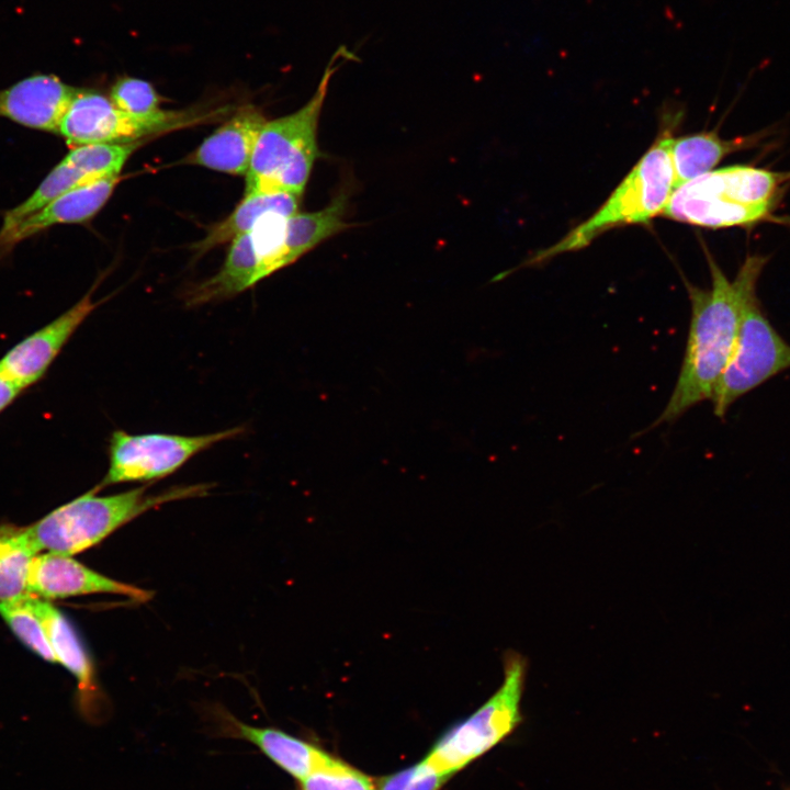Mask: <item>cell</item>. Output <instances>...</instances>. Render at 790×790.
I'll return each instance as SVG.
<instances>
[{"label": "cell", "mask_w": 790, "mask_h": 790, "mask_svg": "<svg viewBox=\"0 0 790 790\" xmlns=\"http://www.w3.org/2000/svg\"><path fill=\"white\" fill-rule=\"evenodd\" d=\"M789 369L790 345L770 323L754 292L743 306L731 357L711 399L714 415L723 418L737 399Z\"/></svg>", "instance_id": "52a82bcc"}, {"label": "cell", "mask_w": 790, "mask_h": 790, "mask_svg": "<svg viewBox=\"0 0 790 790\" xmlns=\"http://www.w3.org/2000/svg\"><path fill=\"white\" fill-rule=\"evenodd\" d=\"M29 602L41 618L54 651L56 662L67 668L77 679L82 706L97 704L99 690L92 662L68 618L48 600L30 595Z\"/></svg>", "instance_id": "e0dca14e"}, {"label": "cell", "mask_w": 790, "mask_h": 790, "mask_svg": "<svg viewBox=\"0 0 790 790\" xmlns=\"http://www.w3.org/2000/svg\"><path fill=\"white\" fill-rule=\"evenodd\" d=\"M149 486L147 483L108 496L97 495L100 487L95 486L29 526L30 534L40 552L72 556L148 510L169 501L205 496L212 487L210 484L179 485L149 494Z\"/></svg>", "instance_id": "3957f363"}, {"label": "cell", "mask_w": 790, "mask_h": 790, "mask_svg": "<svg viewBox=\"0 0 790 790\" xmlns=\"http://www.w3.org/2000/svg\"><path fill=\"white\" fill-rule=\"evenodd\" d=\"M38 553L27 527L0 524V602L27 594L30 565Z\"/></svg>", "instance_id": "7402d4cb"}, {"label": "cell", "mask_w": 790, "mask_h": 790, "mask_svg": "<svg viewBox=\"0 0 790 790\" xmlns=\"http://www.w3.org/2000/svg\"><path fill=\"white\" fill-rule=\"evenodd\" d=\"M289 217L268 213L251 230L234 238L219 271L189 289L185 304L199 306L232 298L283 269Z\"/></svg>", "instance_id": "9c48e42d"}, {"label": "cell", "mask_w": 790, "mask_h": 790, "mask_svg": "<svg viewBox=\"0 0 790 790\" xmlns=\"http://www.w3.org/2000/svg\"><path fill=\"white\" fill-rule=\"evenodd\" d=\"M110 99L121 111L158 133L183 123L184 115L162 110L161 97L151 83L139 78H119L111 89Z\"/></svg>", "instance_id": "603a6c76"}, {"label": "cell", "mask_w": 790, "mask_h": 790, "mask_svg": "<svg viewBox=\"0 0 790 790\" xmlns=\"http://www.w3.org/2000/svg\"><path fill=\"white\" fill-rule=\"evenodd\" d=\"M669 124L619 183L606 202L554 245L532 255L523 266L539 264L558 255L580 250L606 232L643 224L663 213L676 189Z\"/></svg>", "instance_id": "277c9868"}, {"label": "cell", "mask_w": 790, "mask_h": 790, "mask_svg": "<svg viewBox=\"0 0 790 790\" xmlns=\"http://www.w3.org/2000/svg\"><path fill=\"white\" fill-rule=\"evenodd\" d=\"M120 179V176L101 178L55 198L7 233L0 234V255L54 225L90 221L106 204Z\"/></svg>", "instance_id": "9a60e30c"}, {"label": "cell", "mask_w": 790, "mask_h": 790, "mask_svg": "<svg viewBox=\"0 0 790 790\" xmlns=\"http://www.w3.org/2000/svg\"><path fill=\"white\" fill-rule=\"evenodd\" d=\"M75 90L55 75H32L0 90V117L33 129L58 133Z\"/></svg>", "instance_id": "2e32d148"}, {"label": "cell", "mask_w": 790, "mask_h": 790, "mask_svg": "<svg viewBox=\"0 0 790 790\" xmlns=\"http://www.w3.org/2000/svg\"><path fill=\"white\" fill-rule=\"evenodd\" d=\"M302 195L286 191H253L245 193L234 211L212 226L205 237L192 246L196 256L232 241L251 230L266 214L280 212L294 215L298 212Z\"/></svg>", "instance_id": "ffe728a7"}, {"label": "cell", "mask_w": 790, "mask_h": 790, "mask_svg": "<svg viewBox=\"0 0 790 790\" xmlns=\"http://www.w3.org/2000/svg\"><path fill=\"white\" fill-rule=\"evenodd\" d=\"M95 285L74 306L20 341L0 359V374L24 390L36 383L47 371L64 346L94 311Z\"/></svg>", "instance_id": "4fadbf2b"}, {"label": "cell", "mask_w": 790, "mask_h": 790, "mask_svg": "<svg viewBox=\"0 0 790 790\" xmlns=\"http://www.w3.org/2000/svg\"><path fill=\"white\" fill-rule=\"evenodd\" d=\"M0 616L15 636L33 653L49 663H57L46 629L29 602L27 594L0 602Z\"/></svg>", "instance_id": "cb8c5ba5"}, {"label": "cell", "mask_w": 790, "mask_h": 790, "mask_svg": "<svg viewBox=\"0 0 790 790\" xmlns=\"http://www.w3.org/2000/svg\"><path fill=\"white\" fill-rule=\"evenodd\" d=\"M27 594L45 600L112 594L137 602L148 601L153 596L149 590L100 574L69 555L52 552L37 554L32 560Z\"/></svg>", "instance_id": "7c38bea8"}, {"label": "cell", "mask_w": 790, "mask_h": 790, "mask_svg": "<svg viewBox=\"0 0 790 790\" xmlns=\"http://www.w3.org/2000/svg\"><path fill=\"white\" fill-rule=\"evenodd\" d=\"M138 145L132 142L72 147L25 201L4 213L0 234L67 191L101 178L120 176Z\"/></svg>", "instance_id": "30bf717a"}, {"label": "cell", "mask_w": 790, "mask_h": 790, "mask_svg": "<svg viewBox=\"0 0 790 790\" xmlns=\"http://www.w3.org/2000/svg\"><path fill=\"white\" fill-rule=\"evenodd\" d=\"M158 133L121 111L102 93L77 89L60 120L58 133L71 147L132 143Z\"/></svg>", "instance_id": "8fae6325"}, {"label": "cell", "mask_w": 790, "mask_h": 790, "mask_svg": "<svg viewBox=\"0 0 790 790\" xmlns=\"http://www.w3.org/2000/svg\"><path fill=\"white\" fill-rule=\"evenodd\" d=\"M300 782L301 790H375L368 776L329 755Z\"/></svg>", "instance_id": "d4e9b609"}, {"label": "cell", "mask_w": 790, "mask_h": 790, "mask_svg": "<svg viewBox=\"0 0 790 790\" xmlns=\"http://www.w3.org/2000/svg\"><path fill=\"white\" fill-rule=\"evenodd\" d=\"M788 790H790V788Z\"/></svg>", "instance_id": "83f0119b"}, {"label": "cell", "mask_w": 790, "mask_h": 790, "mask_svg": "<svg viewBox=\"0 0 790 790\" xmlns=\"http://www.w3.org/2000/svg\"><path fill=\"white\" fill-rule=\"evenodd\" d=\"M790 171L747 165L711 170L675 189L665 217L704 228L749 227L775 221Z\"/></svg>", "instance_id": "7a4b0ae2"}, {"label": "cell", "mask_w": 790, "mask_h": 790, "mask_svg": "<svg viewBox=\"0 0 790 790\" xmlns=\"http://www.w3.org/2000/svg\"><path fill=\"white\" fill-rule=\"evenodd\" d=\"M769 134L760 131L726 139L715 132H702L674 138L672 160L676 188L713 170L726 156L759 146Z\"/></svg>", "instance_id": "d6986e66"}, {"label": "cell", "mask_w": 790, "mask_h": 790, "mask_svg": "<svg viewBox=\"0 0 790 790\" xmlns=\"http://www.w3.org/2000/svg\"><path fill=\"white\" fill-rule=\"evenodd\" d=\"M711 286L701 289L684 278L691 306L688 338L680 371L661 415L646 429L670 424L699 403L712 399L731 357L743 306L757 292L769 256L748 255L735 278L729 280L704 247Z\"/></svg>", "instance_id": "6da1fadb"}, {"label": "cell", "mask_w": 790, "mask_h": 790, "mask_svg": "<svg viewBox=\"0 0 790 790\" xmlns=\"http://www.w3.org/2000/svg\"><path fill=\"white\" fill-rule=\"evenodd\" d=\"M336 55L312 99L296 112L267 121L246 177L245 193L286 191L302 195L318 155L317 127Z\"/></svg>", "instance_id": "5b68a950"}, {"label": "cell", "mask_w": 790, "mask_h": 790, "mask_svg": "<svg viewBox=\"0 0 790 790\" xmlns=\"http://www.w3.org/2000/svg\"><path fill=\"white\" fill-rule=\"evenodd\" d=\"M23 390L0 374V411L9 406Z\"/></svg>", "instance_id": "4316f807"}, {"label": "cell", "mask_w": 790, "mask_h": 790, "mask_svg": "<svg viewBox=\"0 0 790 790\" xmlns=\"http://www.w3.org/2000/svg\"><path fill=\"white\" fill-rule=\"evenodd\" d=\"M245 431V426L199 436L133 435L115 430L109 439V467L98 486L101 489L121 483H151L163 478L196 454Z\"/></svg>", "instance_id": "ba28073f"}, {"label": "cell", "mask_w": 790, "mask_h": 790, "mask_svg": "<svg viewBox=\"0 0 790 790\" xmlns=\"http://www.w3.org/2000/svg\"><path fill=\"white\" fill-rule=\"evenodd\" d=\"M449 775L437 769L427 758L402 771L382 778L379 790H439Z\"/></svg>", "instance_id": "484cf974"}, {"label": "cell", "mask_w": 790, "mask_h": 790, "mask_svg": "<svg viewBox=\"0 0 790 790\" xmlns=\"http://www.w3.org/2000/svg\"><path fill=\"white\" fill-rule=\"evenodd\" d=\"M526 659L509 653L498 690L477 710L447 731L426 757L437 769L451 776L484 755L521 720L520 703L526 678Z\"/></svg>", "instance_id": "8992f818"}, {"label": "cell", "mask_w": 790, "mask_h": 790, "mask_svg": "<svg viewBox=\"0 0 790 790\" xmlns=\"http://www.w3.org/2000/svg\"><path fill=\"white\" fill-rule=\"evenodd\" d=\"M267 121L255 105H244L189 154L183 162L233 176H246L255 145Z\"/></svg>", "instance_id": "5bb4252c"}, {"label": "cell", "mask_w": 790, "mask_h": 790, "mask_svg": "<svg viewBox=\"0 0 790 790\" xmlns=\"http://www.w3.org/2000/svg\"><path fill=\"white\" fill-rule=\"evenodd\" d=\"M349 194L340 191L330 203L316 212H297L289 217L284 241L285 266H290L321 244L342 232Z\"/></svg>", "instance_id": "44dd1931"}, {"label": "cell", "mask_w": 790, "mask_h": 790, "mask_svg": "<svg viewBox=\"0 0 790 790\" xmlns=\"http://www.w3.org/2000/svg\"><path fill=\"white\" fill-rule=\"evenodd\" d=\"M224 729L229 736L255 745L268 759L300 781L327 756L314 745L273 727L251 725L223 712Z\"/></svg>", "instance_id": "ac0fdd59"}]
</instances>
